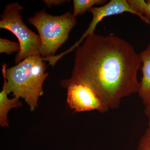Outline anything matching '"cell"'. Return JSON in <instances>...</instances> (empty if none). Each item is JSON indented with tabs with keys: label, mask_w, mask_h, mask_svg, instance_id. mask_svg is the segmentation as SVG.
<instances>
[{
	"label": "cell",
	"mask_w": 150,
	"mask_h": 150,
	"mask_svg": "<svg viewBox=\"0 0 150 150\" xmlns=\"http://www.w3.org/2000/svg\"><path fill=\"white\" fill-rule=\"evenodd\" d=\"M23 7L18 2L6 6L0 21V28L7 30L17 38L21 46L14 62L18 64L29 56L40 54L41 40L39 35L31 31L23 21L20 11Z\"/></svg>",
	"instance_id": "277c9868"
},
{
	"label": "cell",
	"mask_w": 150,
	"mask_h": 150,
	"mask_svg": "<svg viewBox=\"0 0 150 150\" xmlns=\"http://www.w3.org/2000/svg\"><path fill=\"white\" fill-rule=\"evenodd\" d=\"M144 113L148 119V125L150 126V105L145 107Z\"/></svg>",
	"instance_id": "5bb4252c"
},
{
	"label": "cell",
	"mask_w": 150,
	"mask_h": 150,
	"mask_svg": "<svg viewBox=\"0 0 150 150\" xmlns=\"http://www.w3.org/2000/svg\"><path fill=\"white\" fill-rule=\"evenodd\" d=\"M88 11L91 13L93 15L91 23L80 39L76 42L74 46L67 50V53L68 54L79 46L80 44L87 36L94 33L97 25L104 18L120 14L124 12L130 13L139 17L137 12L134 11L129 5L127 0H111L104 5L98 7L91 8Z\"/></svg>",
	"instance_id": "8992f818"
},
{
	"label": "cell",
	"mask_w": 150,
	"mask_h": 150,
	"mask_svg": "<svg viewBox=\"0 0 150 150\" xmlns=\"http://www.w3.org/2000/svg\"><path fill=\"white\" fill-rule=\"evenodd\" d=\"M137 150H150V126L140 139Z\"/></svg>",
	"instance_id": "7c38bea8"
},
{
	"label": "cell",
	"mask_w": 150,
	"mask_h": 150,
	"mask_svg": "<svg viewBox=\"0 0 150 150\" xmlns=\"http://www.w3.org/2000/svg\"><path fill=\"white\" fill-rule=\"evenodd\" d=\"M21 46L19 42H14L6 38H0V53L11 54L14 52L20 51Z\"/></svg>",
	"instance_id": "8fae6325"
},
{
	"label": "cell",
	"mask_w": 150,
	"mask_h": 150,
	"mask_svg": "<svg viewBox=\"0 0 150 150\" xmlns=\"http://www.w3.org/2000/svg\"><path fill=\"white\" fill-rule=\"evenodd\" d=\"M39 33L40 54L43 60L55 56L56 51L67 41L73 28L77 24L76 18L71 11L60 16L47 13L45 9L28 19Z\"/></svg>",
	"instance_id": "3957f363"
},
{
	"label": "cell",
	"mask_w": 150,
	"mask_h": 150,
	"mask_svg": "<svg viewBox=\"0 0 150 150\" xmlns=\"http://www.w3.org/2000/svg\"><path fill=\"white\" fill-rule=\"evenodd\" d=\"M132 8L137 12L142 21L150 24V0H127Z\"/></svg>",
	"instance_id": "9c48e42d"
},
{
	"label": "cell",
	"mask_w": 150,
	"mask_h": 150,
	"mask_svg": "<svg viewBox=\"0 0 150 150\" xmlns=\"http://www.w3.org/2000/svg\"><path fill=\"white\" fill-rule=\"evenodd\" d=\"M142 77L138 93L145 107L150 105V43L139 54Z\"/></svg>",
	"instance_id": "52a82bcc"
},
{
	"label": "cell",
	"mask_w": 150,
	"mask_h": 150,
	"mask_svg": "<svg viewBox=\"0 0 150 150\" xmlns=\"http://www.w3.org/2000/svg\"><path fill=\"white\" fill-rule=\"evenodd\" d=\"M106 0H74L73 15L75 17L81 15L95 5L106 4Z\"/></svg>",
	"instance_id": "30bf717a"
},
{
	"label": "cell",
	"mask_w": 150,
	"mask_h": 150,
	"mask_svg": "<svg viewBox=\"0 0 150 150\" xmlns=\"http://www.w3.org/2000/svg\"><path fill=\"white\" fill-rule=\"evenodd\" d=\"M67 88V103L76 112L96 110L101 113L107 112V105L93 90L86 84L67 79L61 82Z\"/></svg>",
	"instance_id": "5b68a950"
},
{
	"label": "cell",
	"mask_w": 150,
	"mask_h": 150,
	"mask_svg": "<svg viewBox=\"0 0 150 150\" xmlns=\"http://www.w3.org/2000/svg\"><path fill=\"white\" fill-rule=\"evenodd\" d=\"M46 68L40 54L29 56L10 68L4 64L2 71L7 81V93L24 99L30 110H35L39 98L44 93L43 84L48 76Z\"/></svg>",
	"instance_id": "7a4b0ae2"
},
{
	"label": "cell",
	"mask_w": 150,
	"mask_h": 150,
	"mask_svg": "<svg viewBox=\"0 0 150 150\" xmlns=\"http://www.w3.org/2000/svg\"><path fill=\"white\" fill-rule=\"evenodd\" d=\"M4 83L2 90L0 92V125L2 127H8V114L9 111L13 108L21 107L22 105L19 99L14 97L10 99L8 97L6 92L7 81L4 75H3Z\"/></svg>",
	"instance_id": "ba28073f"
},
{
	"label": "cell",
	"mask_w": 150,
	"mask_h": 150,
	"mask_svg": "<svg viewBox=\"0 0 150 150\" xmlns=\"http://www.w3.org/2000/svg\"><path fill=\"white\" fill-rule=\"evenodd\" d=\"M139 54L129 42L113 34L94 33L76 48L69 79L90 87L109 109L120 106L123 98L138 93Z\"/></svg>",
	"instance_id": "6da1fadb"
},
{
	"label": "cell",
	"mask_w": 150,
	"mask_h": 150,
	"mask_svg": "<svg viewBox=\"0 0 150 150\" xmlns=\"http://www.w3.org/2000/svg\"><path fill=\"white\" fill-rule=\"evenodd\" d=\"M46 4V6L48 7L51 8L52 6H56L60 5L63 3L68 1L65 0H44L43 1Z\"/></svg>",
	"instance_id": "4fadbf2b"
}]
</instances>
